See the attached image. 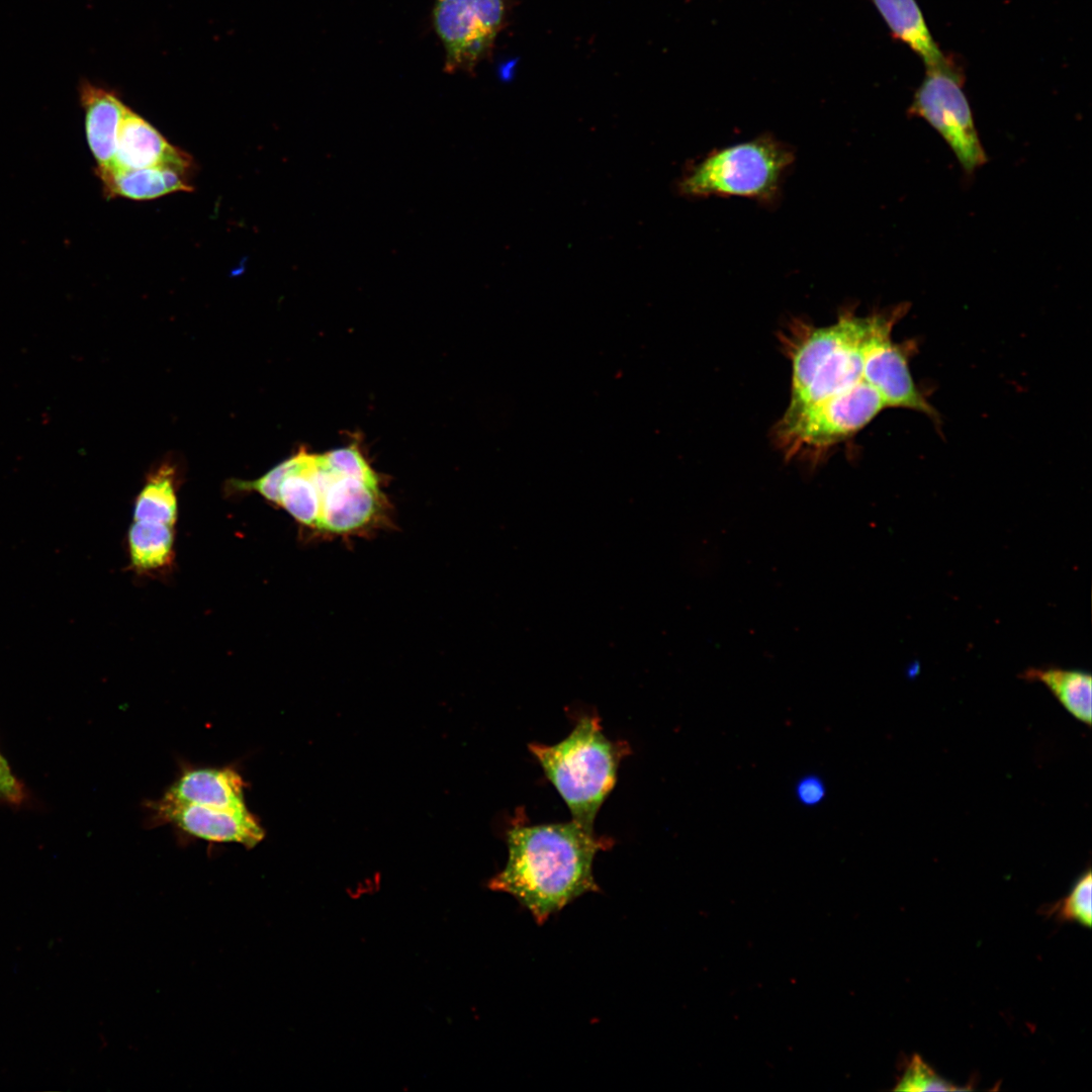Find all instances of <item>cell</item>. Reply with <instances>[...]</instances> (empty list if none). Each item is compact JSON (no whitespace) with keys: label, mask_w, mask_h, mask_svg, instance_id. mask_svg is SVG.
<instances>
[{"label":"cell","mask_w":1092,"mask_h":1092,"mask_svg":"<svg viewBox=\"0 0 1092 1092\" xmlns=\"http://www.w3.org/2000/svg\"><path fill=\"white\" fill-rule=\"evenodd\" d=\"M79 92L90 151L98 166L109 165L114 158L118 129L128 107L114 91L87 81L81 82Z\"/></svg>","instance_id":"obj_13"},{"label":"cell","mask_w":1092,"mask_h":1092,"mask_svg":"<svg viewBox=\"0 0 1092 1092\" xmlns=\"http://www.w3.org/2000/svg\"><path fill=\"white\" fill-rule=\"evenodd\" d=\"M242 777L233 768H194L185 770L164 796L222 811L243 812L248 810Z\"/></svg>","instance_id":"obj_11"},{"label":"cell","mask_w":1092,"mask_h":1092,"mask_svg":"<svg viewBox=\"0 0 1092 1092\" xmlns=\"http://www.w3.org/2000/svg\"><path fill=\"white\" fill-rule=\"evenodd\" d=\"M894 1090L897 1091H953L962 1090L944 1080L928 1066L918 1055H914L906 1065Z\"/></svg>","instance_id":"obj_21"},{"label":"cell","mask_w":1092,"mask_h":1092,"mask_svg":"<svg viewBox=\"0 0 1092 1092\" xmlns=\"http://www.w3.org/2000/svg\"><path fill=\"white\" fill-rule=\"evenodd\" d=\"M873 320L847 306L829 325L793 317L779 333L791 389L771 439L787 461L816 465L887 408L868 363Z\"/></svg>","instance_id":"obj_1"},{"label":"cell","mask_w":1092,"mask_h":1092,"mask_svg":"<svg viewBox=\"0 0 1092 1092\" xmlns=\"http://www.w3.org/2000/svg\"><path fill=\"white\" fill-rule=\"evenodd\" d=\"M314 455L299 452L295 466L286 474L279 488V502L300 525L317 529L321 499L313 477Z\"/></svg>","instance_id":"obj_15"},{"label":"cell","mask_w":1092,"mask_h":1092,"mask_svg":"<svg viewBox=\"0 0 1092 1092\" xmlns=\"http://www.w3.org/2000/svg\"><path fill=\"white\" fill-rule=\"evenodd\" d=\"M127 542L131 564L139 571L162 569L173 558L172 526L134 521L129 528Z\"/></svg>","instance_id":"obj_17"},{"label":"cell","mask_w":1092,"mask_h":1092,"mask_svg":"<svg viewBox=\"0 0 1092 1092\" xmlns=\"http://www.w3.org/2000/svg\"><path fill=\"white\" fill-rule=\"evenodd\" d=\"M892 35L920 57L925 68L947 59L932 37L916 0H871Z\"/></svg>","instance_id":"obj_14"},{"label":"cell","mask_w":1092,"mask_h":1092,"mask_svg":"<svg viewBox=\"0 0 1092 1092\" xmlns=\"http://www.w3.org/2000/svg\"><path fill=\"white\" fill-rule=\"evenodd\" d=\"M529 749L566 803L571 820L594 832L595 818L615 787L627 745L607 738L596 715H584L562 741L532 743Z\"/></svg>","instance_id":"obj_3"},{"label":"cell","mask_w":1092,"mask_h":1092,"mask_svg":"<svg viewBox=\"0 0 1092 1092\" xmlns=\"http://www.w3.org/2000/svg\"><path fill=\"white\" fill-rule=\"evenodd\" d=\"M191 169L157 166L142 169H121L97 166V176L103 183L105 195L134 200L157 198L176 191H191Z\"/></svg>","instance_id":"obj_12"},{"label":"cell","mask_w":1092,"mask_h":1092,"mask_svg":"<svg viewBox=\"0 0 1092 1092\" xmlns=\"http://www.w3.org/2000/svg\"><path fill=\"white\" fill-rule=\"evenodd\" d=\"M1042 682L1076 719L1091 725L1092 677L1083 670L1056 667L1029 668L1021 675Z\"/></svg>","instance_id":"obj_16"},{"label":"cell","mask_w":1092,"mask_h":1092,"mask_svg":"<svg viewBox=\"0 0 1092 1092\" xmlns=\"http://www.w3.org/2000/svg\"><path fill=\"white\" fill-rule=\"evenodd\" d=\"M795 792L801 804L815 806L824 800L826 787L819 777L806 776L797 783Z\"/></svg>","instance_id":"obj_25"},{"label":"cell","mask_w":1092,"mask_h":1092,"mask_svg":"<svg viewBox=\"0 0 1092 1092\" xmlns=\"http://www.w3.org/2000/svg\"><path fill=\"white\" fill-rule=\"evenodd\" d=\"M313 477L320 492V531L347 535L370 526L379 517L381 496L378 486L338 474L314 455Z\"/></svg>","instance_id":"obj_7"},{"label":"cell","mask_w":1092,"mask_h":1092,"mask_svg":"<svg viewBox=\"0 0 1092 1092\" xmlns=\"http://www.w3.org/2000/svg\"><path fill=\"white\" fill-rule=\"evenodd\" d=\"M298 458L299 452L255 480H234L233 487L239 491H256L268 502L278 505L280 485L286 474L295 466Z\"/></svg>","instance_id":"obj_22"},{"label":"cell","mask_w":1092,"mask_h":1092,"mask_svg":"<svg viewBox=\"0 0 1092 1092\" xmlns=\"http://www.w3.org/2000/svg\"><path fill=\"white\" fill-rule=\"evenodd\" d=\"M26 799L23 784L13 774L6 758L0 752V802L20 805Z\"/></svg>","instance_id":"obj_24"},{"label":"cell","mask_w":1092,"mask_h":1092,"mask_svg":"<svg viewBox=\"0 0 1092 1092\" xmlns=\"http://www.w3.org/2000/svg\"><path fill=\"white\" fill-rule=\"evenodd\" d=\"M906 303L882 309L871 341L874 380L887 407L921 413L938 424L939 416L915 385L909 368L907 347L894 343L892 332L906 314Z\"/></svg>","instance_id":"obj_6"},{"label":"cell","mask_w":1092,"mask_h":1092,"mask_svg":"<svg viewBox=\"0 0 1092 1092\" xmlns=\"http://www.w3.org/2000/svg\"><path fill=\"white\" fill-rule=\"evenodd\" d=\"M175 471L163 464L148 477L133 508L134 521H147L174 526L177 520Z\"/></svg>","instance_id":"obj_18"},{"label":"cell","mask_w":1092,"mask_h":1092,"mask_svg":"<svg viewBox=\"0 0 1092 1092\" xmlns=\"http://www.w3.org/2000/svg\"><path fill=\"white\" fill-rule=\"evenodd\" d=\"M478 26L492 38L502 28L504 19L503 0H471Z\"/></svg>","instance_id":"obj_23"},{"label":"cell","mask_w":1092,"mask_h":1092,"mask_svg":"<svg viewBox=\"0 0 1092 1092\" xmlns=\"http://www.w3.org/2000/svg\"><path fill=\"white\" fill-rule=\"evenodd\" d=\"M106 166L142 169L175 166L193 169L191 157L170 145L147 120L127 108L117 133L112 162Z\"/></svg>","instance_id":"obj_10"},{"label":"cell","mask_w":1092,"mask_h":1092,"mask_svg":"<svg viewBox=\"0 0 1092 1092\" xmlns=\"http://www.w3.org/2000/svg\"><path fill=\"white\" fill-rule=\"evenodd\" d=\"M964 78L948 60L926 68L908 113L927 121L950 147L963 169L972 173L987 162L963 90Z\"/></svg>","instance_id":"obj_5"},{"label":"cell","mask_w":1092,"mask_h":1092,"mask_svg":"<svg viewBox=\"0 0 1092 1092\" xmlns=\"http://www.w3.org/2000/svg\"><path fill=\"white\" fill-rule=\"evenodd\" d=\"M320 460L332 471L353 477L379 487V479L360 451L352 446L318 455Z\"/></svg>","instance_id":"obj_20"},{"label":"cell","mask_w":1092,"mask_h":1092,"mask_svg":"<svg viewBox=\"0 0 1092 1092\" xmlns=\"http://www.w3.org/2000/svg\"><path fill=\"white\" fill-rule=\"evenodd\" d=\"M158 824L171 823L209 841L238 842L256 846L265 836L258 820L249 812H230L180 802L165 796L151 806Z\"/></svg>","instance_id":"obj_8"},{"label":"cell","mask_w":1092,"mask_h":1092,"mask_svg":"<svg viewBox=\"0 0 1092 1092\" xmlns=\"http://www.w3.org/2000/svg\"><path fill=\"white\" fill-rule=\"evenodd\" d=\"M1092 874L1090 869L1076 881L1069 894L1052 906V913L1062 921L1090 927L1092 922Z\"/></svg>","instance_id":"obj_19"},{"label":"cell","mask_w":1092,"mask_h":1092,"mask_svg":"<svg viewBox=\"0 0 1092 1092\" xmlns=\"http://www.w3.org/2000/svg\"><path fill=\"white\" fill-rule=\"evenodd\" d=\"M793 162L789 147L761 136L713 151L689 166L676 187L687 197L739 196L774 202Z\"/></svg>","instance_id":"obj_4"},{"label":"cell","mask_w":1092,"mask_h":1092,"mask_svg":"<svg viewBox=\"0 0 1092 1092\" xmlns=\"http://www.w3.org/2000/svg\"><path fill=\"white\" fill-rule=\"evenodd\" d=\"M508 861L488 887L512 895L538 924L578 897L600 891L593 863L613 841L573 820L565 823H514L507 831Z\"/></svg>","instance_id":"obj_2"},{"label":"cell","mask_w":1092,"mask_h":1092,"mask_svg":"<svg viewBox=\"0 0 1092 1092\" xmlns=\"http://www.w3.org/2000/svg\"><path fill=\"white\" fill-rule=\"evenodd\" d=\"M433 18L446 49L445 71L472 72L491 49L494 38L478 26L471 0H437Z\"/></svg>","instance_id":"obj_9"}]
</instances>
